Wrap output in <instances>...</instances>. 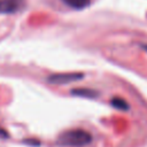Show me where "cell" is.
Wrapping results in <instances>:
<instances>
[{
  "mask_svg": "<svg viewBox=\"0 0 147 147\" xmlns=\"http://www.w3.org/2000/svg\"><path fill=\"white\" fill-rule=\"evenodd\" d=\"M92 141V136L83 129H71L62 132L57 139V145L70 146V147H83L90 145Z\"/></svg>",
  "mask_w": 147,
  "mask_h": 147,
  "instance_id": "cell-1",
  "label": "cell"
},
{
  "mask_svg": "<svg viewBox=\"0 0 147 147\" xmlns=\"http://www.w3.org/2000/svg\"><path fill=\"white\" fill-rule=\"evenodd\" d=\"M84 78L83 72H61V74H53L47 77V82L49 84L55 85H63L70 84L74 82H78Z\"/></svg>",
  "mask_w": 147,
  "mask_h": 147,
  "instance_id": "cell-2",
  "label": "cell"
},
{
  "mask_svg": "<svg viewBox=\"0 0 147 147\" xmlns=\"http://www.w3.org/2000/svg\"><path fill=\"white\" fill-rule=\"evenodd\" d=\"M24 5V0H0V13L11 14L18 11Z\"/></svg>",
  "mask_w": 147,
  "mask_h": 147,
  "instance_id": "cell-3",
  "label": "cell"
},
{
  "mask_svg": "<svg viewBox=\"0 0 147 147\" xmlns=\"http://www.w3.org/2000/svg\"><path fill=\"white\" fill-rule=\"evenodd\" d=\"M71 94L78 95V96H85V98H95L98 95V91L86 87H78L71 90Z\"/></svg>",
  "mask_w": 147,
  "mask_h": 147,
  "instance_id": "cell-4",
  "label": "cell"
},
{
  "mask_svg": "<svg viewBox=\"0 0 147 147\" xmlns=\"http://www.w3.org/2000/svg\"><path fill=\"white\" fill-rule=\"evenodd\" d=\"M68 7L72 8V9H76V10H80V9H84L86 7L90 6L91 3V0H62Z\"/></svg>",
  "mask_w": 147,
  "mask_h": 147,
  "instance_id": "cell-5",
  "label": "cell"
},
{
  "mask_svg": "<svg viewBox=\"0 0 147 147\" xmlns=\"http://www.w3.org/2000/svg\"><path fill=\"white\" fill-rule=\"evenodd\" d=\"M110 102H111L113 107H115L116 109H119V110H127V109H129V105H127V102H126L124 99H122V98L115 96V98L111 99Z\"/></svg>",
  "mask_w": 147,
  "mask_h": 147,
  "instance_id": "cell-6",
  "label": "cell"
},
{
  "mask_svg": "<svg viewBox=\"0 0 147 147\" xmlns=\"http://www.w3.org/2000/svg\"><path fill=\"white\" fill-rule=\"evenodd\" d=\"M141 47H142V48H144V49L147 52V45H146V44H142V45H141Z\"/></svg>",
  "mask_w": 147,
  "mask_h": 147,
  "instance_id": "cell-7",
  "label": "cell"
}]
</instances>
